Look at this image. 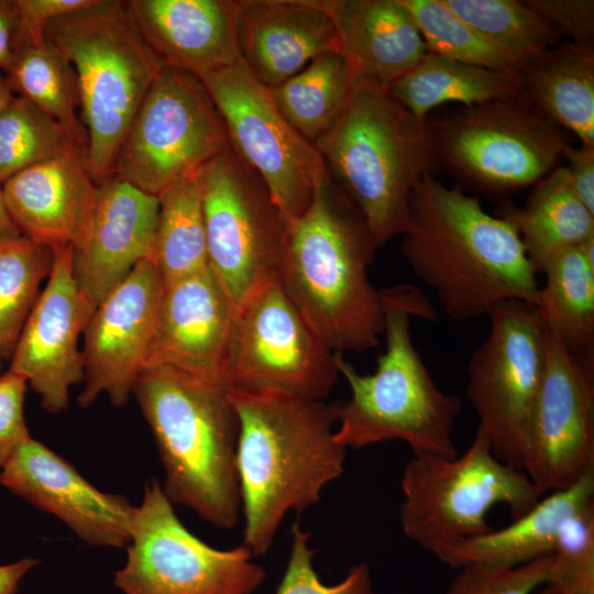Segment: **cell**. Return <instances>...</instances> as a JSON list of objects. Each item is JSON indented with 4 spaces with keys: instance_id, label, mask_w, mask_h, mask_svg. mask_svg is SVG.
Returning <instances> with one entry per match:
<instances>
[{
    "instance_id": "cell-10",
    "label": "cell",
    "mask_w": 594,
    "mask_h": 594,
    "mask_svg": "<svg viewBox=\"0 0 594 594\" xmlns=\"http://www.w3.org/2000/svg\"><path fill=\"white\" fill-rule=\"evenodd\" d=\"M339 375L334 353L301 317L276 275L237 308L224 363L230 392L323 400Z\"/></svg>"
},
{
    "instance_id": "cell-26",
    "label": "cell",
    "mask_w": 594,
    "mask_h": 594,
    "mask_svg": "<svg viewBox=\"0 0 594 594\" xmlns=\"http://www.w3.org/2000/svg\"><path fill=\"white\" fill-rule=\"evenodd\" d=\"M594 499V471L570 487L550 492L524 516L501 529L462 539L437 550L443 563L460 569L476 564L514 568L552 554L565 518Z\"/></svg>"
},
{
    "instance_id": "cell-47",
    "label": "cell",
    "mask_w": 594,
    "mask_h": 594,
    "mask_svg": "<svg viewBox=\"0 0 594 594\" xmlns=\"http://www.w3.org/2000/svg\"><path fill=\"white\" fill-rule=\"evenodd\" d=\"M19 235H21V233L7 209L2 186H0V240L11 239Z\"/></svg>"
},
{
    "instance_id": "cell-45",
    "label": "cell",
    "mask_w": 594,
    "mask_h": 594,
    "mask_svg": "<svg viewBox=\"0 0 594 594\" xmlns=\"http://www.w3.org/2000/svg\"><path fill=\"white\" fill-rule=\"evenodd\" d=\"M19 47V23L13 0H0V72L11 64Z\"/></svg>"
},
{
    "instance_id": "cell-4",
    "label": "cell",
    "mask_w": 594,
    "mask_h": 594,
    "mask_svg": "<svg viewBox=\"0 0 594 594\" xmlns=\"http://www.w3.org/2000/svg\"><path fill=\"white\" fill-rule=\"evenodd\" d=\"M132 395L153 433L167 499L218 528H234L240 424L227 385L155 366L139 375Z\"/></svg>"
},
{
    "instance_id": "cell-22",
    "label": "cell",
    "mask_w": 594,
    "mask_h": 594,
    "mask_svg": "<svg viewBox=\"0 0 594 594\" xmlns=\"http://www.w3.org/2000/svg\"><path fill=\"white\" fill-rule=\"evenodd\" d=\"M2 191L22 235L53 250L76 249L87 239L97 184L84 152L73 150L30 166L3 183Z\"/></svg>"
},
{
    "instance_id": "cell-15",
    "label": "cell",
    "mask_w": 594,
    "mask_h": 594,
    "mask_svg": "<svg viewBox=\"0 0 594 594\" xmlns=\"http://www.w3.org/2000/svg\"><path fill=\"white\" fill-rule=\"evenodd\" d=\"M199 80L226 125L232 150L258 175L286 222L300 217L326 168L319 152L283 117L270 88L242 58Z\"/></svg>"
},
{
    "instance_id": "cell-35",
    "label": "cell",
    "mask_w": 594,
    "mask_h": 594,
    "mask_svg": "<svg viewBox=\"0 0 594 594\" xmlns=\"http://www.w3.org/2000/svg\"><path fill=\"white\" fill-rule=\"evenodd\" d=\"M441 1L462 21L528 66L561 43V37L525 0Z\"/></svg>"
},
{
    "instance_id": "cell-38",
    "label": "cell",
    "mask_w": 594,
    "mask_h": 594,
    "mask_svg": "<svg viewBox=\"0 0 594 594\" xmlns=\"http://www.w3.org/2000/svg\"><path fill=\"white\" fill-rule=\"evenodd\" d=\"M552 582L582 594H594V499L563 521L552 552Z\"/></svg>"
},
{
    "instance_id": "cell-50",
    "label": "cell",
    "mask_w": 594,
    "mask_h": 594,
    "mask_svg": "<svg viewBox=\"0 0 594 594\" xmlns=\"http://www.w3.org/2000/svg\"><path fill=\"white\" fill-rule=\"evenodd\" d=\"M3 367H4L3 361H0V374L3 373Z\"/></svg>"
},
{
    "instance_id": "cell-16",
    "label": "cell",
    "mask_w": 594,
    "mask_h": 594,
    "mask_svg": "<svg viewBox=\"0 0 594 594\" xmlns=\"http://www.w3.org/2000/svg\"><path fill=\"white\" fill-rule=\"evenodd\" d=\"M593 370L546 329V366L524 465L542 495L594 471Z\"/></svg>"
},
{
    "instance_id": "cell-30",
    "label": "cell",
    "mask_w": 594,
    "mask_h": 594,
    "mask_svg": "<svg viewBox=\"0 0 594 594\" xmlns=\"http://www.w3.org/2000/svg\"><path fill=\"white\" fill-rule=\"evenodd\" d=\"M387 91L414 116L426 120L430 110L447 102L472 106L520 97L521 76L426 53Z\"/></svg>"
},
{
    "instance_id": "cell-40",
    "label": "cell",
    "mask_w": 594,
    "mask_h": 594,
    "mask_svg": "<svg viewBox=\"0 0 594 594\" xmlns=\"http://www.w3.org/2000/svg\"><path fill=\"white\" fill-rule=\"evenodd\" d=\"M450 583L444 594H534L552 582V554L514 568L465 565Z\"/></svg>"
},
{
    "instance_id": "cell-44",
    "label": "cell",
    "mask_w": 594,
    "mask_h": 594,
    "mask_svg": "<svg viewBox=\"0 0 594 594\" xmlns=\"http://www.w3.org/2000/svg\"><path fill=\"white\" fill-rule=\"evenodd\" d=\"M563 155L569 161V176L572 188L580 201L594 215V145L570 144Z\"/></svg>"
},
{
    "instance_id": "cell-33",
    "label": "cell",
    "mask_w": 594,
    "mask_h": 594,
    "mask_svg": "<svg viewBox=\"0 0 594 594\" xmlns=\"http://www.w3.org/2000/svg\"><path fill=\"white\" fill-rule=\"evenodd\" d=\"M14 96L23 97L55 119L87 153V133L75 73L46 40L21 44L4 72Z\"/></svg>"
},
{
    "instance_id": "cell-39",
    "label": "cell",
    "mask_w": 594,
    "mask_h": 594,
    "mask_svg": "<svg viewBox=\"0 0 594 594\" xmlns=\"http://www.w3.org/2000/svg\"><path fill=\"white\" fill-rule=\"evenodd\" d=\"M292 536L289 559L275 594H374L371 570L366 563L352 566L345 578L334 585L323 584L312 564L316 551L309 547L310 534L296 521Z\"/></svg>"
},
{
    "instance_id": "cell-1",
    "label": "cell",
    "mask_w": 594,
    "mask_h": 594,
    "mask_svg": "<svg viewBox=\"0 0 594 594\" xmlns=\"http://www.w3.org/2000/svg\"><path fill=\"white\" fill-rule=\"evenodd\" d=\"M402 235L406 263L452 320L488 316L507 300L537 301V271L515 227L459 186L425 175L410 195Z\"/></svg>"
},
{
    "instance_id": "cell-41",
    "label": "cell",
    "mask_w": 594,
    "mask_h": 594,
    "mask_svg": "<svg viewBox=\"0 0 594 594\" xmlns=\"http://www.w3.org/2000/svg\"><path fill=\"white\" fill-rule=\"evenodd\" d=\"M28 381L10 370L0 374V469L30 438L24 418Z\"/></svg>"
},
{
    "instance_id": "cell-19",
    "label": "cell",
    "mask_w": 594,
    "mask_h": 594,
    "mask_svg": "<svg viewBox=\"0 0 594 594\" xmlns=\"http://www.w3.org/2000/svg\"><path fill=\"white\" fill-rule=\"evenodd\" d=\"M0 484L57 517L89 546L123 548L131 540L138 506L123 495L98 490L33 438L1 468Z\"/></svg>"
},
{
    "instance_id": "cell-14",
    "label": "cell",
    "mask_w": 594,
    "mask_h": 594,
    "mask_svg": "<svg viewBox=\"0 0 594 594\" xmlns=\"http://www.w3.org/2000/svg\"><path fill=\"white\" fill-rule=\"evenodd\" d=\"M199 178L208 265L237 310L276 275L287 222L258 175L231 146Z\"/></svg>"
},
{
    "instance_id": "cell-29",
    "label": "cell",
    "mask_w": 594,
    "mask_h": 594,
    "mask_svg": "<svg viewBox=\"0 0 594 594\" xmlns=\"http://www.w3.org/2000/svg\"><path fill=\"white\" fill-rule=\"evenodd\" d=\"M497 216L515 227L537 273L558 253L594 237V215L576 197L564 166L537 182L521 208L506 201Z\"/></svg>"
},
{
    "instance_id": "cell-23",
    "label": "cell",
    "mask_w": 594,
    "mask_h": 594,
    "mask_svg": "<svg viewBox=\"0 0 594 594\" xmlns=\"http://www.w3.org/2000/svg\"><path fill=\"white\" fill-rule=\"evenodd\" d=\"M140 34L166 68L198 79L241 58L239 0H130Z\"/></svg>"
},
{
    "instance_id": "cell-8",
    "label": "cell",
    "mask_w": 594,
    "mask_h": 594,
    "mask_svg": "<svg viewBox=\"0 0 594 594\" xmlns=\"http://www.w3.org/2000/svg\"><path fill=\"white\" fill-rule=\"evenodd\" d=\"M403 534L435 553L462 539L492 530L487 514L505 505L513 519L543 497L528 475L499 460L487 435L477 427L463 454L413 457L400 481Z\"/></svg>"
},
{
    "instance_id": "cell-36",
    "label": "cell",
    "mask_w": 594,
    "mask_h": 594,
    "mask_svg": "<svg viewBox=\"0 0 594 594\" xmlns=\"http://www.w3.org/2000/svg\"><path fill=\"white\" fill-rule=\"evenodd\" d=\"M400 1L422 36L427 53L507 74H521L528 66L458 18L441 0Z\"/></svg>"
},
{
    "instance_id": "cell-37",
    "label": "cell",
    "mask_w": 594,
    "mask_h": 594,
    "mask_svg": "<svg viewBox=\"0 0 594 594\" xmlns=\"http://www.w3.org/2000/svg\"><path fill=\"white\" fill-rule=\"evenodd\" d=\"M81 148L51 116L14 96L0 113V184L56 155Z\"/></svg>"
},
{
    "instance_id": "cell-32",
    "label": "cell",
    "mask_w": 594,
    "mask_h": 594,
    "mask_svg": "<svg viewBox=\"0 0 594 594\" xmlns=\"http://www.w3.org/2000/svg\"><path fill=\"white\" fill-rule=\"evenodd\" d=\"M199 173L173 183L157 195L152 261L164 286L208 266Z\"/></svg>"
},
{
    "instance_id": "cell-5",
    "label": "cell",
    "mask_w": 594,
    "mask_h": 594,
    "mask_svg": "<svg viewBox=\"0 0 594 594\" xmlns=\"http://www.w3.org/2000/svg\"><path fill=\"white\" fill-rule=\"evenodd\" d=\"M380 292L386 348L375 372L360 374L334 353L339 373L351 388L350 399L336 404L334 439L346 449L399 440L413 457L453 458L459 454L453 430L462 402L438 387L410 333L411 316L432 319L435 311L413 286Z\"/></svg>"
},
{
    "instance_id": "cell-11",
    "label": "cell",
    "mask_w": 594,
    "mask_h": 594,
    "mask_svg": "<svg viewBox=\"0 0 594 594\" xmlns=\"http://www.w3.org/2000/svg\"><path fill=\"white\" fill-rule=\"evenodd\" d=\"M468 363L466 395L494 454L524 471L546 366V328L535 305L507 300Z\"/></svg>"
},
{
    "instance_id": "cell-25",
    "label": "cell",
    "mask_w": 594,
    "mask_h": 594,
    "mask_svg": "<svg viewBox=\"0 0 594 594\" xmlns=\"http://www.w3.org/2000/svg\"><path fill=\"white\" fill-rule=\"evenodd\" d=\"M329 15L338 52L354 84L388 90L414 68L427 47L400 0H317Z\"/></svg>"
},
{
    "instance_id": "cell-9",
    "label": "cell",
    "mask_w": 594,
    "mask_h": 594,
    "mask_svg": "<svg viewBox=\"0 0 594 594\" xmlns=\"http://www.w3.org/2000/svg\"><path fill=\"white\" fill-rule=\"evenodd\" d=\"M437 165L490 196L535 185L569 145L565 132L525 98L462 106L428 121Z\"/></svg>"
},
{
    "instance_id": "cell-34",
    "label": "cell",
    "mask_w": 594,
    "mask_h": 594,
    "mask_svg": "<svg viewBox=\"0 0 594 594\" xmlns=\"http://www.w3.org/2000/svg\"><path fill=\"white\" fill-rule=\"evenodd\" d=\"M54 250L24 235L0 240V361L11 360Z\"/></svg>"
},
{
    "instance_id": "cell-31",
    "label": "cell",
    "mask_w": 594,
    "mask_h": 594,
    "mask_svg": "<svg viewBox=\"0 0 594 594\" xmlns=\"http://www.w3.org/2000/svg\"><path fill=\"white\" fill-rule=\"evenodd\" d=\"M354 86L344 57L329 51L270 92L283 117L314 145L336 124Z\"/></svg>"
},
{
    "instance_id": "cell-12",
    "label": "cell",
    "mask_w": 594,
    "mask_h": 594,
    "mask_svg": "<svg viewBox=\"0 0 594 594\" xmlns=\"http://www.w3.org/2000/svg\"><path fill=\"white\" fill-rule=\"evenodd\" d=\"M173 506L156 477L145 483L127 561L114 573L122 594H252L264 583L265 570L248 547L209 546Z\"/></svg>"
},
{
    "instance_id": "cell-43",
    "label": "cell",
    "mask_w": 594,
    "mask_h": 594,
    "mask_svg": "<svg viewBox=\"0 0 594 594\" xmlns=\"http://www.w3.org/2000/svg\"><path fill=\"white\" fill-rule=\"evenodd\" d=\"M96 0H13L19 23V46L45 40V30L55 19L85 9Z\"/></svg>"
},
{
    "instance_id": "cell-24",
    "label": "cell",
    "mask_w": 594,
    "mask_h": 594,
    "mask_svg": "<svg viewBox=\"0 0 594 594\" xmlns=\"http://www.w3.org/2000/svg\"><path fill=\"white\" fill-rule=\"evenodd\" d=\"M238 26L241 58L268 88L338 51L332 21L317 0H239Z\"/></svg>"
},
{
    "instance_id": "cell-3",
    "label": "cell",
    "mask_w": 594,
    "mask_h": 594,
    "mask_svg": "<svg viewBox=\"0 0 594 594\" xmlns=\"http://www.w3.org/2000/svg\"><path fill=\"white\" fill-rule=\"evenodd\" d=\"M230 397L240 424L243 544L264 556L285 515L317 504L322 488L343 474L346 448L334 439L336 404L275 393Z\"/></svg>"
},
{
    "instance_id": "cell-13",
    "label": "cell",
    "mask_w": 594,
    "mask_h": 594,
    "mask_svg": "<svg viewBox=\"0 0 594 594\" xmlns=\"http://www.w3.org/2000/svg\"><path fill=\"white\" fill-rule=\"evenodd\" d=\"M229 146L226 125L202 82L165 68L125 134L113 175L157 196L199 173Z\"/></svg>"
},
{
    "instance_id": "cell-17",
    "label": "cell",
    "mask_w": 594,
    "mask_h": 594,
    "mask_svg": "<svg viewBox=\"0 0 594 594\" xmlns=\"http://www.w3.org/2000/svg\"><path fill=\"white\" fill-rule=\"evenodd\" d=\"M163 292L162 277L146 258L98 304L84 331L80 407H89L101 395L116 407L128 403L144 370Z\"/></svg>"
},
{
    "instance_id": "cell-18",
    "label": "cell",
    "mask_w": 594,
    "mask_h": 594,
    "mask_svg": "<svg viewBox=\"0 0 594 594\" xmlns=\"http://www.w3.org/2000/svg\"><path fill=\"white\" fill-rule=\"evenodd\" d=\"M73 245L54 250L48 282L31 310L10 360L48 414L68 408L69 392L85 380L78 340L96 309L78 289Z\"/></svg>"
},
{
    "instance_id": "cell-20",
    "label": "cell",
    "mask_w": 594,
    "mask_h": 594,
    "mask_svg": "<svg viewBox=\"0 0 594 594\" xmlns=\"http://www.w3.org/2000/svg\"><path fill=\"white\" fill-rule=\"evenodd\" d=\"M234 314L209 265L165 285L144 370L170 366L226 385L224 363Z\"/></svg>"
},
{
    "instance_id": "cell-42",
    "label": "cell",
    "mask_w": 594,
    "mask_h": 594,
    "mask_svg": "<svg viewBox=\"0 0 594 594\" xmlns=\"http://www.w3.org/2000/svg\"><path fill=\"white\" fill-rule=\"evenodd\" d=\"M525 2L560 37L564 35L573 42L593 44V0H525Z\"/></svg>"
},
{
    "instance_id": "cell-46",
    "label": "cell",
    "mask_w": 594,
    "mask_h": 594,
    "mask_svg": "<svg viewBox=\"0 0 594 594\" xmlns=\"http://www.w3.org/2000/svg\"><path fill=\"white\" fill-rule=\"evenodd\" d=\"M37 564V559L24 557L0 565V594H18L21 581Z\"/></svg>"
},
{
    "instance_id": "cell-49",
    "label": "cell",
    "mask_w": 594,
    "mask_h": 594,
    "mask_svg": "<svg viewBox=\"0 0 594 594\" xmlns=\"http://www.w3.org/2000/svg\"><path fill=\"white\" fill-rule=\"evenodd\" d=\"M537 594H582L570 588L563 587L556 583H546Z\"/></svg>"
},
{
    "instance_id": "cell-2",
    "label": "cell",
    "mask_w": 594,
    "mask_h": 594,
    "mask_svg": "<svg viewBox=\"0 0 594 594\" xmlns=\"http://www.w3.org/2000/svg\"><path fill=\"white\" fill-rule=\"evenodd\" d=\"M377 249L362 215L326 167L306 211L287 222L276 276L333 353L365 352L380 343L384 307L367 274Z\"/></svg>"
},
{
    "instance_id": "cell-7",
    "label": "cell",
    "mask_w": 594,
    "mask_h": 594,
    "mask_svg": "<svg viewBox=\"0 0 594 594\" xmlns=\"http://www.w3.org/2000/svg\"><path fill=\"white\" fill-rule=\"evenodd\" d=\"M44 36L75 73L87 164L98 185L113 175L125 134L166 67L140 34L125 1L96 0L52 21Z\"/></svg>"
},
{
    "instance_id": "cell-21",
    "label": "cell",
    "mask_w": 594,
    "mask_h": 594,
    "mask_svg": "<svg viewBox=\"0 0 594 594\" xmlns=\"http://www.w3.org/2000/svg\"><path fill=\"white\" fill-rule=\"evenodd\" d=\"M160 201L112 175L97 185L91 227L73 250V274L95 307L143 260H152Z\"/></svg>"
},
{
    "instance_id": "cell-27",
    "label": "cell",
    "mask_w": 594,
    "mask_h": 594,
    "mask_svg": "<svg viewBox=\"0 0 594 594\" xmlns=\"http://www.w3.org/2000/svg\"><path fill=\"white\" fill-rule=\"evenodd\" d=\"M521 97L541 114L594 145V45L561 42L520 74Z\"/></svg>"
},
{
    "instance_id": "cell-6",
    "label": "cell",
    "mask_w": 594,
    "mask_h": 594,
    "mask_svg": "<svg viewBox=\"0 0 594 594\" xmlns=\"http://www.w3.org/2000/svg\"><path fill=\"white\" fill-rule=\"evenodd\" d=\"M314 146L378 248L405 232L410 195L437 166L427 119L387 90L355 84L342 114Z\"/></svg>"
},
{
    "instance_id": "cell-28",
    "label": "cell",
    "mask_w": 594,
    "mask_h": 594,
    "mask_svg": "<svg viewBox=\"0 0 594 594\" xmlns=\"http://www.w3.org/2000/svg\"><path fill=\"white\" fill-rule=\"evenodd\" d=\"M535 307L568 352L594 369V237L551 257Z\"/></svg>"
},
{
    "instance_id": "cell-48",
    "label": "cell",
    "mask_w": 594,
    "mask_h": 594,
    "mask_svg": "<svg viewBox=\"0 0 594 594\" xmlns=\"http://www.w3.org/2000/svg\"><path fill=\"white\" fill-rule=\"evenodd\" d=\"M14 97L10 85L2 72H0V113Z\"/></svg>"
}]
</instances>
